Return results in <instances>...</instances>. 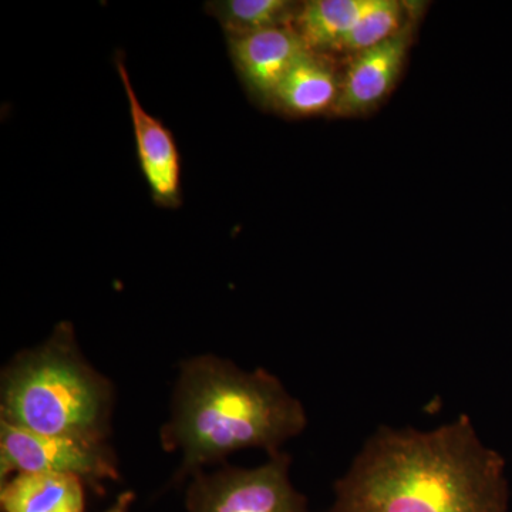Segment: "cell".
<instances>
[{
	"label": "cell",
	"mask_w": 512,
	"mask_h": 512,
	"mask_svg": "<svg viewBox=\"0 0 512 512\" xmlns=\"http://www.w3.org/2000/svg\"><path fill=\"white\" fill-rule=\"evenodd\" d=\"M291 457L284 451L254 468L224 467L188 478V512H309L293 487Z\"/></svg>",
	"instance_id": "obj_4"
},
{
	"label": "cell",
	"mask_w": 512,
	"mask_h": 512,
	"mask_svg": "<svg viewBox=\"0 0 512 512\" xmlns=\"http://www.w3.org/2000/svg\"><path fill=\"white\" fill-rule=\"evenodd\" d=\"M227 39L229 55L238 76L248 93L265 106H271L272 97L282 80L296 60L308 50L291 26Z\"/></svg>",
	"instance_id": "obj_7"
},
{
	"label": "cell",
	"mask_w": 512,
	"mask_h": 512,
	"mask_svg": "<svg viewBox=\"0 0 512 512\" xmlns=\"http://www.w3.org/2000/svg\"><path fill=\"white\" fill-rule=\"evenodd\" d=\"M326 512H504V460L466 414L431 430L379 427Z\"/></svg>",
	"instance_id": "obj_1"
},
{
	"label": "cell",
	"mask_w": 512,
	"mask_h": 512,
	"mask_svg": "<svg viewBox=\"0 0 512 512\" xmlns=\"http://www.w3.org/2000/svg\"><path fill=\"white\" fill-rule=\"evenodd\" d=\"M19 473L66 474L99 493L120 478L107 440L49 436L0 421V483Z\"/></svg>",
	"instance_id": "obj_5"
},
{
	"label": "cell",
	"mask_w": 512,
	"mask_h": 512,
	"mask_svg": "<svg viewBox=\"0 0 512 512\" xmlns=\"http://www.w3.org/2000/svg\"><path fill=\"white\" fill-rule=\"evenodd\" d=\"M134 500H136V494H134L133 491H124V493H121L119 497L116 498V501L103 512H130Z\"/></svg>",
	"instance_id": "obj_14"
},
{
	"label": "cell",
	"mask_w": 512,
	"mask_h": 512,
	"mask_svg": "<svg viewBox=\"0 0 512 512\" xmlns=\"http://www.w3.org/2000/svg\"><path fill=\"white\" fill-rule=\"evenodd\" d=\"M301 6L288 0H214L205 3L208 15L220 22L227 37L289 26Z\"/></svg>",
	"instance_id": "obj_12"
},
{
	"label": "cell",
	"mask_w": 512,
	"mask_h": 512,
	"mask_svg": "<svg viewBox=\"0 0 512 512\" xmlns=\"http://www.w3.org/2000/svg\"><path fill=\"white\" fill-rule=\"evenodd\" d=\"M412 42V26L382 45L357 53L342 79L339 99L333 113L336 116H356L373 109L393 89L402 73L404 60Z\"/></svg>",
	"instance_id": "obj_8"
},
{
	"label": "cell",
	"mask_w": 512,
	"mask_h": 512,
	"mask_svg": "<svg viewBox=\"0 0 512 512\" xmlns=\"http://www.w3.org/2000/svg\"><path fill=\"white\" fill-rule=\"evenodd\" d=\"M117 74L128 101L131 124L141 173L158 207L175 210L183 204L181 190V156L177 141L163 121L144 109L131 83L123 53L114 56Z\"/></svg>",
	"instance_id": "obj_6"
},
{
	"label": "cell",
	"mask_w": 512,
	"mask_h": 512,
	"mask_svg": "<svg viewBox=\"0 0 512 512\" xmlns=\"http://www.w3.org/2000/svg\"><path fill=\"white\" fill-rule=\"evenodd\" d=\"M306 426L301 400L271 372L201 355L180 365L161 444L168 453L181 454L175 474L181 481L247 448H261L268 456L279 453Z\"/></svg>",
	"instance_id": "obj_2"
},
{
	"label": "cell",
	"mask_w": 512,
	"mask_h": 512,
	"mask_svg": "<svg viewBox=\"0 0 512 512\" xmlns=\"http://www.w3.org/2000/svg\"><path fill=\"white\" fill-rule=\"evenodd\" d=\"M0 507L3 512H84V483L66 474H15L0 483Z\"/></svg>",
	"instance_id": "obj_10"
},
{
	"label": "cell",
	"mask_w": 512,
	"mask_h": 512,
	"mask_svg": "<svg viewBox=\"0 0 512 512\" xmlns=\"http://www.w3.org/2000/svg\"><path fill=\"white\" fill-rule=\"evenodd\" d=\"M373 0H312L303 3L295 19V30L309 52H339Z\"/></svg>",
	"instance_id": "obj_11"
},
{
	"label": "cell",
	"mask_w": 512,
	"mask_h": 512,
	"mask_svg": "<svg viewBox=\"0 0 512 512\" xmlns=\"http://www.w3.org/2000/svg\"><path fill=\"white\" fill-rule=\"evenodd\" d=\"M113 402V386L84 359L69 322L2 373L0 421L35 433L107 440Z\"/></svg>",
	"instance_id": "obj_3"
},
{
	"label": "cell",
	"mask_w": 512,
	"mask_h": 512,
	"mask_svg": "<svg viewBox=\"0 0 512 512\" xmlns=\"http://www.w3.org/2000/svg\"><path fill=\"white\" fill-rule=\"evenodd\" d=\"M404 8L394 0H373L352 32L346 36L339 52H365L392 39L404 28Z\"/></svg>",
	"instance_id": "obj_13"
},
{
	"label": "cell",
	"mask_w": 512,
	"mask_h": 512,
	"mask_svg": "<svg viewBox=\"0 0 512 512\" xmlns=\"http://www.w3.org/2000/svg\"><path fill=\"white\" fill-rule=\"evenodd\" d=\"M340 86L342 80L332 64L306 50L282 80L269 107L289 117L316 116L335 109Z\"/></svg>",
	"instance_id": "obj_9"
}]
</instances>
